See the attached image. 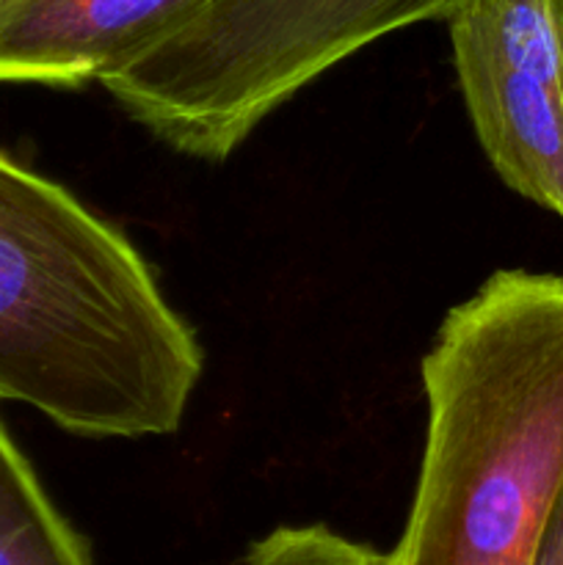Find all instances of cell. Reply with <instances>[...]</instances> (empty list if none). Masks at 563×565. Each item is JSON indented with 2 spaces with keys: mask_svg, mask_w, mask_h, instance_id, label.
<instances>
[{
  "mask_svg": "<svg viewBox=\"0 0 563 565\" xmlns=\"http://www.w3.org/2000/svg\"><path fill=\"white\" fill-rule=\"evenodd\" d=\"M417 491L384 565H533L563 489V276L497 270L423 359Z\"/></svg>",
  "mask_w": 563,
  "mask_h": 565,
  "instance_id": "obj_2",
  "label": "cell"
},
{
  "mask_svg": "<svg viewBox=\"0 0 563 565\" xmlns=\"http://www.w3.org/2000/svg\"><path fill=\"white\" fill-rule=\"evenodd\" d=\"M445 20L486 158L563 221V0H458Z\"/></svg>",
  "mask_w": 563,
  "mask_h": 565,
  "instance_id": "obj_4",
  "label": "cell"
},
{
  "mask_svg": "<svg viewBox=\"0 0 563 565\" xmlns=\"http://www.w3.org/2000/svg\"><path fill=\"white\" fill-rule=\"evenodd\" d=\"M226 565H384V555L323 524H307L274 530Z\"/></svg>",
  "mask_w": 563,
  "mask_h": 565,
  "instance_id": "obj_7",
  "label": "cell"
},
{
  "mask_svg": "<svg viewBox=\"0 0 563 565\" xmlns=\"http://www.w3.org/2000/svg\"><path fill=\"white\" fill-rule=\"evenodd\" d=\"M456 3L199 0L94 83L166 147L219 163L331 66Z\"/></svg>",
  "mask_w": 563,
  "mask_h": 565,
  "instance_id": "obj_3",
  "label": "cell"
},
{
  "mask_svg": "<svg viewBox=\"0 0 563 565\" xmlns=\"http://www.w3.org/2000/svg\"><path fill=\"white\" fill-rule=\"evenodd\" d=\"M202 364L136 246L0 149V403L88 439L169 436Z\"/></svg>",
  "mask_w": 563,
  "mask_h": 565,
  "instance_id": "obj_1",
  "label": "cell"
},
{
  "mask_svg": "<svg viewBox=\"0 0 563 565\" xmlns=\"http://www.w3.org/2000/svg\"><path fill=\"white\" fill-rule=\"evenodd\" d=\"M0 565H92L0 419Z\"/></svg>",
  "mask_w": 563,
  "mask_h": 565,
  "instance_id": "obj_6",
  "label": "cell"
},
{
  "mask_svg": "<svg viewBox=\"0 0 563 565\" xmlns=\"http://www.w3.org/2000/svg\"><path fill=\"white\" fill-rule=\"evenodd\" d=\"M199 0H0V83L81 88Z\"/></svg>",
  "mask_w": 563,
  "mask_h": 565,
  "instance_id": "obj_5",
  "label": "cell"
},
{
  "mask_svg": "<svg viewBox=\"0 0 563 565\" xmlns=\"http://www.w3.org/2000/svg\"><path fill=\"white\" fill-rule=\"evenodd\" d=\"M533 565H563V489L557 494L555 511H552L550 524H546Z\"/></svg>",
  "mask_w": 563,
  "mask_h": 565,
  "instance_id": "obj_8",
  "label": "cell"
}]
</instances>
